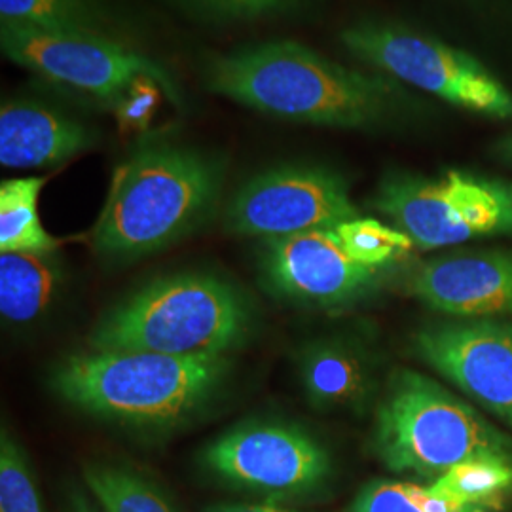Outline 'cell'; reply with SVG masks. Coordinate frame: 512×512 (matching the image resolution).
<instances>
[{
	"mask_svg": "<svg viewBox=\"0 0 512 512\" xmlns=\"http://www.w3.org/2000/svg\"><path fill=\"white\" fill-rule=\"evenodd\" d=\"M490 154L497 162L512 169V131L495 141L494 145L490 147Z\"/></svg>",
	"mask_w": 512,
	"mask_h": 512,
	"instance_id": "4316f807",
	"label": "cell"
},
{
	"mask_svg": "<svg viewBox=\"0 0 512 512\" xmlns=\"http://www.w3.org/2000/svg\"><path fill=\"white\" fill-rule=\"evenodd\" d=\"M355 59L448 105L512 120V90L476 57L403 25L366 21L342 31Z\"/></svg>",
	"mask_w": 512,
	"mask_h": 512,
	"instance_id": "52a82bcc",
	"label": "cell"
},
{
	"mask_svg": "<svg viewBox=\"0 0 512 512\" xmlns=\"http://www.w3.org/2000/svg\"><path fill=\"white\" fill-rule=\"evenodd\" d=\"M372 207L421 251L512 236V181L471 171L389 173Z\"/></svg>",
	"mask_w": 512,
	"mask_h": 512,
	"instance_id": "8992f818",
	"label": "cell"
},
{
	"mask_svg": "<svg viewBox=\"0 0 512 512\" xmlns=\"http://www.w3.org/2000/svg\"><path fill=\"white\" fill-rule=\"evenodd\" d=\"M372 448L399 475L437 480L471 459H509L512 439L446 387L397 370L376 406Z\"/></svg>",
	"mask_w": 512,
	"mask_h": 512,
	"instance_id": "5b68a950",
	"label": "cell"
},
{
	"mask_svg": "<svg viewBox=\"0 0 512 512\" xmlns=\"http://www.w3.org/2000/svg\"><path fill=\"white\" fill-rule=\"evenodd\" d=\"M349 512H490L463 505L431 486L397 480H374L366 484L351 503Z\"/></svg>",
	"mask_w": 512,
	"mask_h": 512,
	"instance_id": "44dd1931",
	"label": "cell"
},
{
	"mask_svg": "<svg viewBox=\"0 0 512 512\" xmlns=\"http://www.w3.org/2000/svg\"><path fill=\"white\" fill-rule=\"evenodd\" d=\"M0 44L4 55L19 67L97 99L120 101L139 80H150L173 103H181V92L162 65L110 35L46 33L2 25Z\"/></svg>",
	"mask_w": 512,
	"mask_h": 512,
	"instance_id": "9c48e42d",
	"label": "cell"
},
{
	"mask_svg": "<svg viewBox=\"0 0 512 512\" xmlns=\"http://www.w3.org/2000/svg\"><path fill=\"white\" fill-rule=\"evenodd\" d=\"M95 145V133L37 101H6L0 109V164L12 169L59 165Z\"/></svg>",
	"mask_w": 512,
	"mask_h": 512,
	"instance_id": "5bb4252c",
	"label": "cell"
},
{
	"mask_svg": "<svg viewBox=\"0 0 512 512\" xmlns=\"http://www.w3.org/2000/svg\"><path fill=\"white\" fill-rule=\"evenodd\" d=\"M423 363L512 427V323L459 319L412 336Z\"/></svg>",
	"mask_w": 512,
	"mask_h": 512,
	"instance_id": "8fae6325",
	"label": "cell"
},
{
	"mask_svg": "<svg viewBox=\"0 0 512 512\" xmlns=\"http://www.w3.org/2000/svg\"><path fill=\"white\" fill-rule=\"evenodd\" d=\"M82 478L105 512H179L148 476L124 463L88 461Z\"/></svg>",
	"mask_w": 512,
	"mask_h": 512,
	"instance_id": "ac0fdd59",
	"label": "cell"
},
{
	"mask_svg": "<svg viewBox=\"0 0 512 512\" xmlns=\"http://www.w3.org/2000/svg\"><path fill=\"white\" fill-rule=\"evenodd\" d=\"M203 512H296L285 507H277L272 503L266 505H249V503H217L207 507Z\"/></svg>",
	"mask_w": 512,
	"mask_h": 512,
	"instance_id": "484cf974",
	"label": "cell"
},
{
	"mask_svg": "<svg viewBox=\"0 0 512 512\" xmlns=\"http://www.w3.org/2000/svg\"><path fill=\"white\" fill-rule=\"evenodd\" d=\"M408 293L458 319L512 315V251H465L433 258L412 274Z\"/></svg>",
	"mask_w": 512,
	"mask_h": 512,
	"instance_id": "4fadbf2b",
	"label": "cell"
},
{
	"mask_svg": "<svg viewBox=\"0 0 512 512\" xmlns=\"http://www.w3.org/2000/svg\"><path fill=\"white\" fill-rule=\"evenodd\" d=\"M203 467L234 490L270 503L319 494L332 476L329 450L298 425L249 421L213 440Z\"/></svg>",
	"mask_w": 512,
	"mask_h": 512,
	"instance_id": "ba28073f",
	"label": "cell"
},
{
	"mask_svg": "<svg viewBox=\"0 0 512 512\" xmlns=\"http://www.w3.org/2000/svg\"><path fill=\"white\" fill-rule=\"evenodd\" d=\"M262 279L270 293L321 310H344L378 285L380 272L355 262L336 230L266 239Z\"/></svg>",
	"mask_w": 512,
	"mask_h": 512,
	"instance_id": "7c38bea8",
	"label": "cell"
},
{
	"mask_svg": "<svg viewBox=\"0 0 512 512\" xmlns=\"http://www.w3.org/2000/svg\"><path fill=\"white\" fill-rule=\"evenodd\" d=\"M207 90L262 114L323 128H395L418 120L425 103L382 73L330 61L293 40H272L203 67Z\"/></svg>",
	"mask_w": 512,
	"mask_h": 512,
	"instance_id": "6da1fadb",
	"label": "cell"
},
{
	"mask_svg": "<svg viewBox=\"0 0 512 512\" xmlns=\"http://www.w3.org/2000/svg\"><path fill=\"white\" fill-rule=\"evenodd\" d=\"M359 219L349 184L317 165H285L243 184L228 203L224 226L236 236L285 238L313 230H336Z\"/></svg>",
	"mask_w": 512,
	"mask_h": 512,
	"instance_id": "30bf717a",
	"label": "cell"
},
{
	"mask_svg": "<svg viewBox=\"0 0 512 512\" xmlns=\"http://www.w3.org/2000/svg\"><path fill=\"white\" fill-rule=\"evenodd\" d=\"M65 512H105L99 503L93 499L92 494L86 490L82 492L80 488L73 486L67 497H65Z\"/></svg>",
	"mask_w": 512,
	"mask_h": 512,
	"instance_id": "d4e9b609",
	"label": "cell"
},
{
	"mask_svg": "<svg viewBox=\"0 0 512 512\" xmlns=\"http://www.w3.org/2000/svg\"><path fill=\"white\" fill-rule=\"evenodd\" d=\"M2 25L46 33H107V14L95 0H0Z\"/></svg>",
	"mask_w": 512,
	"mask_h": 512,
	"instance_id": "d6986e66",
	"label": "cell"
},
{
	"mask_svg": "<svg viewBox=\"0 0 512 512\" xmlns=\"http://www.w3.org/2000/svg\"><path fill=\"white\" fill-rule=\"evenodd\" d=\"M435 492L448 495L463 505L497 512L512 492V461L471 459L459 463L446 475L429 484Z\"/></svg>",
	"mask_w": 512,
	"mask_h": 512,
	"instance_id": "ffe728a7",
	"label": "cell"
},
{
	"mask_svg": "<svg viewBox=\"0 0 512 512\" xmlns=\"http://www.w3.org/2000/svg\"><path fill=\"white\" fill-rule=\"evenodd\" d=\"M224 177L217 154L171 141L139 145L112 175L88 238L93 253L131 262L190 236L215 215Z\"/></svg>",
	"mask_w": 512,
	"mask_h": 512,
	"instance_id": "7a4b0ae2",
	"label": "cell"
},
{
	"mask_svg": "<svg viewBox=\"0 0 512 512\" xmlns=\"http://www.w3.org/2000/svg\"><path fill=\"white\" fill-rule=\"evenodd\" d=\"M61 281L54 255L2 253L0 256V313L10 323H31L52 302Z\"/></svg>",
	"mask_w": 512,
	"mask_h": 512,
	"instance_id": "2e32d148",
	"label": "cell"
},
{
	"mask_svg": "<svg viewBox=\"0 0 512 512\" xmlns=\"http://www.w3.org/2000/svg\"><path fill=\"white\" fill-rule=\"evenodd\" d=\"M0 512H46L31 461L6 427L0 435Z\"/></svg>",
	"mask_w": 512,
	"mask_h": 512,
	"instance_id": "603a6c76",
	"label": "cell"
},
{
	"mask_svg": "<svg viewBox=\"0 0 512 512\" xmlns=\"http://www.w3.org/2000/svg\"><path fill=\"white\" fill-rule=\"evenodd\" d=\"M336 234L355 262L378 272L416 249L414 241L401 230L376 219L348 220L336 228Z\"/></svg>",
	"mask_w": 512,
	"mask_h": 512,
	"instance_id": "7402d4cb",
	"label": "cell"
},
{
	"mask_svg": "<svg viewBox=\"0 0 512 512\" xmlns=\"http://www.w3.org/2000/svg\"><path fill=\"white\" fill-rule=\"evenodd\" d=\"M228 370V357L88 349L55 365L50 385L65 403L90 416L162 433L211 403Z\"/></svg>",
	"mask_w": 512,
	"mask_h": 512,
	"instance_id": "3957f363",
	"label": "cell"
},
{
	"mask_svg": "<svg viewBox=\"0 0 512 512\" xmlns=\"http://www.w3.org/2000/svg\"><path fill=\"white\" fill-rule=\"evenodd\" d=\"M44 177L10 179L0 184V251L54 255L59 241L52 238L38 217V196Z\"/></svg>",
	"mask_w": 512,
	"mask_h": 512,
	"instance_id": "e0dca14e",
	"label": "cell"
},
{
	"mask_svg": "<svg viewBox=\"0 0 512 512\" xmlns=\"http://www.w3.org/2000/svg\"><path fill=\"white\" fill-rule=\"evenodd\" d=\"M186 6L217 19L268 18L298 8L304 0H181Z\"/></svg>",
	"mask_w": 512,
	"mask_h": 512,
	"instance_id": "cb8c5ba5",
	"label": "cell"
},
{
	"mask_svg": "<svg viewBox=\"0 0 512 512\" xmlns=\"http://www.w3.org/2000/svg\"><path fill=\"white\" fill-rule=\"evenodd\" d=\"M300 382L313 408L363 410L374 393V366L366 351L342 338L311 342L298 355Z\"/></svg>",
	"mask_w": 512,
	"mask_h": 512,
	"instance_id": "9a60e30c",
	"label": "cell"
},
{
	"mask_svg": "<svg viewBox=\"0 0 512 512\" xmlns=\"http://www.w3.org/2000/svg\"><path fill=\"white\" fill-rule=\"evenodd\" d=\"M251 323L249 302L228 281L169 275L112 308L93 329L88 349L228 357L247 340Z\"/></svg>",
	"mask_w": 512,
	"mask_h": 512,
	"instance_id": "277c9868",
	"label": "cell"
}]
</instances>
